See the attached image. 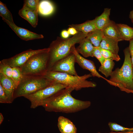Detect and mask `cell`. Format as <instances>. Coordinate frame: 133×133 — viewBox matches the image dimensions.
<instances>
[{
    "label": "cell",
    "instance_id": "cell-28",
    "mask_svg": "<svg viewBox=\"0 0 133 133\" xmlns=\"http://www.w3.org/2000/svg\"><path fill=\"white\" fill-rule=\"evenodd\" d=\"M12 68L4 63L2 60L0 61V73L6 76L12 78Z\"/></svg>",
    "mask_w": 133,
    "mask_h": 133
},
{
    "label": "cell",
    "instance_id": "cell-27",
    "mask_svg": "<svg viewBox=\"0 0 133 133\" xmlns=\"http://www.w3.org/2000/svg\"><path fill=\"white\" fill-rule=\"evenodd\" d=\"M111 130L116 132H121L123 133L133 132V128H129L122 126L116 123L111 122L108 124Z\"/></svg>",
    "mask_w": 133,
    "mask_h": 133
},
{
    "label": "cell",
    "instance_id": "cell-31",
    "mask_svg": "<svg viewBox=\"0 0 133 133\" xmlns=\"http://www.w3.org/2000/svg\"><path fill=\"white\" fill-rule=\"evenodd\" d=\"M0 103H10L1 85L0 84Z\"/></svg>",
    "mask_w": 133,
    "mask_h": 133
},
{
    "label": "cell",
    "instance_id": "cell-12",
    "mask_svg": "<svg viewBox=\"0 0 133 133\" xmlns=\"http://www.w3.org/2000/svg\"><path fill=\"white\" fill-rule=\"evenodd\" d=\"M0 84L1 85L10 103L14 100V93L16 88L15 83L11 78L0 73Z\"/></svg>",
    "mask_w": 133,
    "mask_h": 133
},
{
    "label": "cell",
    "instance_id": "cell-4",
    "mask_svg": "<svg viewBox=\"0 0 133 133\" xmlns=\"http://www.w3.org/2000/svg\"><path fill=\"white\" fill-rule=\"evenodd\" d=\"M55 83H61L73 88L76 91L83 88L95 87L96 83L87 80L92 76L90 73L82 76L73 75L66 73L48 71L44 76Z\"/></svg>",
    "mask_w": 133,
    "mask_h": 133
},
{
    "label": "cell",
    "instance_id": "cell-3",
    "mask_svg": "<svg viewBox=\"0 0 133 133\" xmlns=\"http://www.w3.org/2000/svg\"><path fill=\"white\" fill-rule=\"evenodd\" d=\"M86 36V35L79 32L71 38L64 39L57 37L55 40L52 41L48 48L49 57L48 71L51 70L56 62L68 55L71 53L72 47L76 44L79 43Z\"/></svg>",
    "mask_w": 133,
    "mask_h": 133
},
{
    "label": "cell",
    "instance_id": "cell-38",
    "mask_svg": "<svg viewBox=\"0 0 133 133\" xmlns=\"http://www.w3.org/2000/svg\"><path fill=\"white\" fill-rule=\"evenodd\" d=\"M132 23H133V21H132Z\"/></svg>",
    "mask_w": 133,
    "mask_h": 133
},
{
    "label": "cell",
    "instance_id": "cell-16",
    "mask_svg": "<svg viewBox=\"0 0 133 133\" xmlns=\"http://www.w3.org/2000/svg\"><path fill=\"white\" fill-rule=\"evenodd\" d=\"M79 46L76 49L77 52L85 57H93V52L94 48L90 41L85 37L79 43Z\"/></svg>",
    "mask_w": 133,
    "mask_h": 133
},
{
    "label": "cell",
    "instance_id": "cell-17",
    "mask_svg": "<svg viewBox=\"0 0 133 133\" xmlns=\"http://www.w3.org/2000/svg\"><path fill=\"white\" fill-rule=\"evenodd\" d=\"M68 26L74 28L78 31L82 32L86 35L89 33L97 29L94 19L87 20L81 24H72Z\"/></svg>",
    "mask_w": 133,
    "mask_h": 133
},
{
    "label": "cell",
    "instance_id": "cell-15",
    "mask_svg": "<svg viewBox=\"0 0 133 133\" xmlns=\"http://www.w3.org/2000/svg\"><path fill=\"white\" fill-rule=\"evenodd\" d=\"M102 31L104 36L113 39L118 42L123 40L119 33L116 24L113 21L110 20Z\"/></svg>",
    "mask_w": 133,
    "mask_h": 133
},
{
    "label": "cell",
    "instance_id": "cell-20",
    "mask_svg": "<svg viewBox=\"0 0 133 133\" xmlns=\"http://www.w3.org/2000/svg\"><path fill=\"white\" fill-rule=\"evenodd\" d=\"M120 35L123 40L130 41L133 39V28L123 24H116Z\"/></svg>",
    "mask_w": 133,
    "mask_h": 133
},
{
    "label": "cell",
    "instance_id": "cell-32",
    "mask_svg": "<svg viewBox=\"0 0 133 133\" xmlns=\"http://www.w3.org/2000/svg\"><path fill=\"white\" fill-rule=\"evenodd\" d=\"M129 41V44L128 47L131 58V61L132 66L133 73V39Z\"/></svg>",
    "mask_w": 133,
    "mask_h": 133
},
{
    "label": "cell",
    "instance_id": "cell-25",
    "mask_svg": "<svg viewBox=\"0 0 133 133\" xmlns=\"http://www.w3.org/2000/svg\"><path fill=\"white\" fill-rule=\"evenodd\" d=\"M98 48L103 57L106 59H110L116 61H119L120 60L118 54H116L109 50L101 48L99 47Z\"/></svg>",
    "mask_w": 133,
    "mask_h": 133
},
{
    "label": "cell",
    "instance_id": "cell-1",
    "mask_svg": "<svg viewBox=\"0 0 133 133\" xmlns=\"http://www.w3.org/2000/svg\"><path fill=\"white\" fill-rule=\"evenodd\" d=\"M74 89L67 87L44 100L41 106L49 112L71 113L77 112L89 107V101L76 99L71 95Z\"/></svg>",
    "mask_w": 133,
    "mask_h": 133
},
{
    "label": "cell",
    "instance_id": "cell-21",
    "mask_svg": "<svg viewBox=\"0 0 133 133\" xmlns=\"http://www.w3.org/2000/svg\"><path fill=\"white\" fill-rule=\"evenodd\" d=\"M54 9V6L50 1L44 0L40 1L38 11L41 15L44 16H49L53 12Z\"/></svg>",
    "mask_w": 133,
    "mask_h": 133
},
{
    "label": "cell",
    "instance_id": "cell-36",
    "mask_svg": "<svg viewBox=\"0 0 133 133\" xmlns=\"http://www.w3.org/2000/svg\"><path fill=\"white\" fill-rule=\"evenodd\" d=\"M4 119L1 113H0V124H1L3 121Z\"/></svg>",
    "mask_w": 133,
    "mask_h": 133
},
{
    "label": "cell",
    "instance_id": "cell-9",
    "mask_svg": "<svg viewBox=\"0 0 133 133\" xmlns=\"http://www.w3.org/2000/svg\"><path fill=\"white\" fill-rule=\"evenodd\" d=\"M75 56L71 52L67 56L56 62L50 71L77 75L75 67Z\"/></svg>",
    "mask_w": 133,
    "mask_h": 133
},
{
    "label": "cell",
    "instance_id": "cell-18",
    "mask_svg": "<svg viewBox=\"0 0 133 133\" xmlns=\"http://www.w3.org/2000/svg\"><path fill=\"white\" fill-rule=\"evenodd\" d=\"M111 10L109 8H105L102 14L94 19L97 29L102 30L109 23Z\"/></svg>",
    "mask_w": 133,
    "mask_h": 133
},
{
    "label": "cell",
    "instance_id": "cell-23",
    "mask_svg": "<svg viewBox=\"0 0 133 133\" xmlns=\"http://www.w3.org/2000/svg\"><path fill=\"white\" fill-rule=\"evenodd\" d=\"M113 61L110 59H106L103 64L100 67L99 71L106 77L110 76L115 65Z\"/></svg>",
    "mask_w": 133,
    "mask_h": 133
},
{
    "label": "cell",
    "instance_id": "cell-26",
    "mask_svg": "<svg viewBox=\"0 0 133 133\" xmlns=\"http://www.w3.org/2000/svg\"><path fill=\"white\" fill-rule=\"evenodd\" d=\"M23 76L20 67H16L12 68L11 78L15 83L16 88L21 80Z\"/></svg>",
    "mask_w": 133,
    "mask_h": 133
},
{
    "label": "cell",
    "instance_id": "cell-35",
    "mask_svg": "<svg viewBox=\"0 0 133 133\" xmlns=\"http://www.w3.org/2000/svg\"><path fill=\"white\" fill-rule=\"evenodd\" d=\"M129 17L131 20V21H133V10L131 11L130 12Z\"/></svg>",
    "mask_w": 133,
    "mask_h": 133
},
{
    "label": "cell",
    "instance_id": "cell-33",
    "mask_svg": "<svg viewBox=\"0 0 133 133\" xmlns=\"http://www.w3.org/2000/svg\"><path fill=\"white\" fill-rule=\"evenodd\" d=\"M67 31L69 34L73 35L77 34L79 32L75 28L71 27L68 29Z\"/></svg>",
    "mask_w": 133,
    "mask_h": 133
},
{
    "label": "cell",
    "instance_id": "cell-24",
    "mask_svg": "<svg viewBox=\"0 0 133 133\" xmlns=\"http://www.w3.org/2000/svg\"><path fill=\"white\" fill-rule=\"evenodd\" d=\"M0 16L2 19L5 20L13 24H15L12 15L8 9L6 4L0 1Z\"/></svg>",
    "mask_w": 133,
    "mask_h": 133
},
{
    "label": "cell",
    "instance_id": "cell-7",
    "mask_svg": "<svg viewBox=\"0 0 133 133\" xmlns=\"http://www.w3.org/2000/svg\"><path fill=\"white\" fill-rule=\"evenodd\" d=\"M67 87L66 85L61 83H54L24 97L30 102V108L34 109L41 106L44 100Z\"/></svg>",
    "mask_w": 133,
    "mask_h": 133
},
{
    "label": "cell",
    "instance_id": "cell-34",
    "mask_svg": "<svg viewBox=\"0 0 133 133\" xmlns=\"http://www.w3.org/2000/svg\"><path fill=\"white\" fill-rule=\"evenodd\" d=\"M69 35L67 31L66 30H63L61 33V35L62 38L64 39L68 38Z\"/></svg>",
    "mask_w": 133,
    "mask_h": 133
},
{
    "label": "cell",
    "instance_id": "cell-6",
    "mask_svg": "<svg viewBox=\"0 0 133 133\" xmlns=\"http://www.w3.org/2000/svg\"><path fill=\"white\" fill-rule=\"evenodd\" d=\"M49 52L38 53L31 57L20 67L23 75L45 76L48 71Z\"/></svg>",
    "mask_w": 133,
    "mask_h": 133
},
{
    "label": "cell",
    "instance_id": "cell-5",
    "mask_svg": "<svg viewBox=\"0 0 133 133\" xmlns=\"http://www.w3.org/2000/svg\"><path fill=\"white\" fill-rule=\"evenodd\" d=\"M54 83L44 76H23L14 91V99L34 93Z\"/></svg>",
    "mask_w": 133,
    "mask_h": 133
},
{
    "label": "cell",
    "instance_id": "cell-2",
    "mask_svg": "<svg viewBox=\"0 0 133 133\" xmlns=\"http://www.w3.org/2000/svg\"><path fill=\"white\" fill-rule=\"evenodd\" d=\"M124 60L120 68L113 71L109 80L106 79L110 84L118 87L122 91L133 94V73L130 54L128 47L123 50Z\"/></svg>",
    "mask_w": 133,
    "mask_h": 133
},
{
    "label": "cell",
    "instance_id": "cell-29",
    "mask_svg": "<svg viewBox=\"0 0 133 133\" xmlns=\"http://www.w3.org/2000/svg\"><path fill=\"white\" fill-rule=\"evenodd\" d=\"M39 2V0H25L24 1L23 6L31 10L38 12Z\"/></svg>",
    "mask_w": 133,
    "mask_h": 133
},
{
    "label": "cell",
    "instance_id": "cell-14",
    "mask_svg": "<svg viewBox=\"0 0 133 133\" xmlns=\"http://www.w3.org/2000/svg\"><path fill=\"white\" fill-rule=\"evenodd\" d=\"M38 12L31 10L24 6L18 12L19 15L27 21L33 27H36L38 23Z\"/></svg>",
    "mask_w": 133,
    "mask_h": 133
},
{
    "label": "cell",
    "instance_id": "cell-11",
    "mask_svg": "<svg viewBox=\"0 0 133 133\" xmlns=\"http://www.w3.org/2000/svg\"><path fill=\"white\" fill-rule=\"evenodd\" d=\"M21 39L27 41L32 40L43 38V36L41 34H38L32 32L25 29L17 26L15 24H13L8 21L3 19Z\"/></svg>",
    "mask_w": 133,
    "mask_h": 133
},
{
    "label": "cell",
    "instance_id": "cell-8",
    "mask_svg": "<svg viewBox=\"0 0 133 133\" xmlns=\"http://www.w3.org/2000/svg\"><path fill=\"white\" fill-rule=\"evenodd\" d=\"M49 49L45 48L37 50L29 49L22 52L9 58L1 60L4 63L13 68L21 67L32 56L36 54L49 52Z\"/></svg>",
    "mask_w": 133,
    "mask_h": 133
},
{
    "label": "cell",
    "instance_id": "cell-22",
    "mask_svg": "<svg viewBox=\"0 0 133 133\" xmlns=\"http://www.w3.org/2000/svg\"><path fill=\"white\" fill-rule=\"evenodd\" d=\"M103 36L102 31L97 29L88 33L86 38L90 41L94 47H98L100 46Z\"/></svg>",
    "mask_w": 133,
    "mask_h": 133
},
{
    "label": "cell",
    "instance_id": "cell-19",
    "mask_svg": "<svg viewBox=\"0 0 133 133\" xmlns=\"http://www.w3.org/2000/svg\"><path fill=\"white\" fill-rule=\"evenodd\" d=\"M118 43V41L113 39L103 36L99 47L118 54L119 51Z\"/></svg>",
    "mask_w": 133,
    "mask_h": 133
},
{
    "label": "cell",
    "instance_id": "cell-10",
    "mask_svg": "<svg viewBox=\"0 0 133 133\" xmlns=\"http://www.w3.org/2000/svg\"><path fill=\"white\" fill-rule=\"evenodd\" d=\"M70 52L75 56V62L77 63L82 68L89 71L94 77L104 78L97 71L93 62L81 56L77 51L75 45L72 48Z\"/></svg>",
    "mask_w": 133,
    "mask_h": 133
},
{
    "label": "cell",
    "instance_id": "cell-37",
    "mask_svg": "<svg viewBox=\"0 0 133 133\" xmlns=\"http://www.w3.org/2000/svg\"><path fill=\"white\" fill-rule=\"evenodd\" d=\"M133 133V132H128V133H123V132H121V133H114V132H112L111 133Z\"/></svg>",
    "mask_w": 133,
    "mask_h": 133
},
{
    "label": "cell",
    "instance_id": "cell-30",
    "mask_svg": "<svg viewBox=\"0 0 133 133\" xmlns=\"http://www.w3.org/2000/svg\"><path fill=\"white\" fill-rule=\"evenodd\" d=\"M93 54V57H95L98 60L101 65L103 64L106 59L103 57L98 47H94Z\"/></svg>",
    "mask_w": 133,
    "mask_h": 133
},
{
    "label": "cell",
    "instance_id": "cell-13",
    "mask_svg": "<svg viewBox=\"0 0 133 133\" xmlns=\"http://www.w3.org/2000/svg\"><path fill=\"white\" fill-rule=\"evenodd\" d=\"M57 126L61 133H76L77 129L75 125L69 119L63 116L58 119Z\"/></svg>",
    "mask_w": 133,
    "mask_h": 133
}]
</instances>
